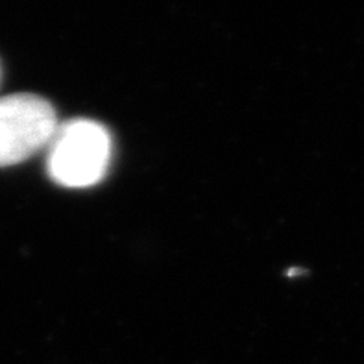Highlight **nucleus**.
<instances>
[{"label": "nucleus", "mask_w": 364, "mask_h": 364, "mask_svg": "<svg viewBox=\"0 0 364 364\" xmlns=\"http://www.w3.org/2000/svg\"><path fill=\"white\" fill-rule=\"evenodd\" d=\"M0 80H2V67H0Z\"/></svg>", "instance_id": "7ed1b4c3"}, {"label": "nucleus", "mask_w": 364, "mask_h": 364, "mask_svg": "<svg viewBox=\"0 0 364 364\" xmlns=\"http://www.w3.org/2000/svg\"><path fill=\"white\" fill-rule=\"evenodd\" d=\"M113 143L106 126L91 119L61 122L46 146V172L54 183L83 189L104 180Z\"/></svg>", "instance_id": "f257e3e1"}, {"label": "nucleus", "mask_w": 364, "mask_h": 364, "mask_svg": "<svg viewBox=\"0 0 364 364\" xmlns=\"http://www.w3.org/2000/svg\"><path fill=\"white\" fill-rule=\"evenodd\" d=\"M60 122L48 100L30 92L0 97V168L46 150Z\"/></svg>", "instance_id": "f03ea898"}]
</instances>
